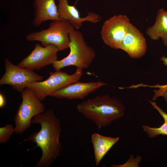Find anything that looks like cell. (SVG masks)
I'll list each match as a JSON object with an SVG mask.
<instances>
[{
    "label": "cell",
    "mask_w": 167,
    "mask_h": 167,
    "mask_svg": "<svg viewBox=\"0 0 167 167\" xmlns=\"http://www.w3.org/2000/svg\"><path fill=\"white\" fill-rule=\"evenodd\" d=\"M32 124H39V131L32 133L24 141L29 140L36 144L42 152L41 157L35 167H48L59 156L62 149L59 141L61 128L59 119L53 109L48 110L34 116Z\"/></svg>",
    "instance_id": "1"
},
{
    "label": "cell",
    "mask_w": 167,
    "mask_h": 167,
    "mask_svg": "<svg viewBox=\"0 0 167 167\" xmlns=\"http://www.w3.org/2000/svg\"><path fill=\"white\" fill-rule=\"evenodd\" d=\"M76 109L100 129L123 117L125 107L119 99L105 95L97 96L78 104Z\"/></svg>",
    "instance_id": "2"
},
{
    "label": "cell",
    "mask_w": 167,
    "mask_h": 167,
    "mask_svg": "<svg viewBox=\"0 0 167 167\" xmlns=\"http://www.w3.org/2000/svg\"><path fill=\"white\" fill-rule=\"evenodd\" d=\"M75 28L73 27L69 33L70 53L67 56L56 61L52 65L55 71L70 66L82 69H86L90 66L95 58L94 49L87 45L82 33Z\"/></svg>",
    "instance_id": "3"
},
{
    "label": "cell",
    "mask_w": 167,
    "mask_h": 167,
    "mask_svg": "<svg viewBox=\"0 0 167 167\" xmlns=\"http://www.w3.org/2000/svg\"><path fill=\"white\" fill-rule=\"evenodd\" d=\"M74 26L68 21L60 19L52 21L48 28L28 33L26 36L28 41H38L45 46L52 44L59 51L69 48V32Z\"/></svg>",
    "instance_id": "4"
},
{
    "label": "cell",
    "mask_w": 167,
    "mask_h": 167,
    "mask_svg": "<svg viewBox=\"0 0 167 167\" xmlns=\"http://www.w3.org/2000/svg\"><path fill=\"white\" fill-rule=\"evenodd\" d=\"M49 74V77L46 80L33 82L28 87L40 101L55 92L78 82L83 73V69L77 68L75 72L71 75L60 70L50 72Z\"/></svg>",
    "instance_id": "5"
},
{
    "label": "cell",
    "mask_w": 167,
    "mask_h": 167,
    "mask_svg": "<svg viewBox=\"0 0 167 167\" xmlns=\"http://www.w3.org/2000/svg\"><path fill=\"white\" fill-rule=\"evenodd\" d=\"M22 99L14 118L15 133L21 134L31 126V120L35 116L44 112L45 106L29 88L21 93Z\"/></svg>",
    "instance_id": "6"
},
{
    "label": "cell",
    "mask_w": 167,
    "mask_h": 167,
    "mask_svg": "<svg viewBox=\"0 0 167 167\" xmlns=\"http://www.w3.org/2000/svg\"><path fill=\"white\" fill-rule=\"evenodd\" d=\"M5 72L0 79V85L8 84L21 93L31 84L40 81L43 77L33 71L12 64L6 58L4 60Z\"/></svg>",
    "instance_id": "7"
},
{
    "label": "cell",
    "mask_w": 167,
    "mask_h": 167,
    "mask_svg": "<svg viewBox=\"0 0 167 167\" xmlns=\"http://www.w3.org/2000/svg\"><path fill=\"white\" fill-rule=\"evenodd\" d=\"M131 24L127 16L122 15H114L105 21L101 32L104 43L113 49H119Z\"/></svg>",
    "instance_id": "8"
},
{
    "label": "cell",
    "mask_w": 167,
    "mask_h": 167,
    "mask_svg": "<svg viewBox=\"0 0 167 167\" xmlns=\"http://www.w3.org/2000/svg\"><path fill=\"white\" fill-rule=\"evenodd\" d=\"M58 51V49L54 45L49 44L43 46L36 43L29 55L17 65L33 71L38 70L47 65H52L57 61Z\"/></svg>",
    "instance_id": "9"
},
{
    "label": "cell",
    "mask_w": 167,
    "mask_h": 167,
    "mask_svg": "<svg viewBox=\"0 0 167 167\" xmlns=\"http://www.w3.org/2000/svg\"><path fill=\"white\" fill-rule=\"evenodd\" d=\"M147 45L142 33L131 24L122 40L119 49L126 52L131 57L139 58L146 52Z\"/></svg>",
    "instance_id": "10"
},
{
    "label": "cell",
    "mask_w": 167,
    "mask_h": 167,
    "mask_svg": "<svg viewBox=\"0 0 167 167\" xmlns=\"http://www.w3.org/2000/svg\"><path fill=\"white\" fill-rule=\"evenodd\" d=\"M106 85L100 81L86 83L78 81L55 92L50 96L61 99H81Z\"/></svg>",
    "instance_id": "11"
},
{
    "label": "cell",
    "mask_w": 167,
    "mask_h": 167,
    "mask_svg": "<svg viewBox=\"0 0 167 167\" xmlns=\"http://www.w3.org/2000/svg\"><path fill=\"white\" fill-rule=\"evenodd\" d=\"M57 0L58 12L60 19L68 21L77 30L80 28L84 22L96 23L101 19L100 15L93 12H88L86 16L81 17L77 8L69 4L68 0Z\"/></svg>",
    "instance_id": "12"
},
{
    "label": "cell",
    "mask_w": 167,
    "mask_h": 167,
    "mask_svg": "<svg viewBox=\"0 0 167 167\" xmlns=\"http://www.w3.org/2000/svg\"><path fill=\"white\" fill-rule=\"evenodd\" d=\"M33 25L39 27L45 21L60 19L58 16L55 0H33Z\"/></svg>",
    "instance_id": "13"
},
{
    "label": "cell",
    "mask_w": 167,
    "mask_h": 167,
    "mask_svg": "<svg viewBox=\"0 0 167 167\" xmlns=\"http://www.w3.org/2000/svg\"><path fill=\"white\" fill-rule=\"evenodd\" d=\"M119 139V137L106 136L97 133L92 134L91 140L93 148L96 166L99 165L104 156Z\"/></svg>",
    "instance_id": "14"
},
{
    "label": "cell",
    "mask_w": 167,
    "mask_h": 167,
    "mask_svg": "<svg viewBox=\"0 0 167 167\" xmlns=\"http://www.w3.org/2000/svg\"><path fill=\"white\" fill-rule=\"evenodd\" d=\"M146 33L154 40L161 38L164 45L167 46V11L163 8L158 10L154 24L147 29Z\"/></svg>",
    "instance_id": "15"
},
{
    "label": "cell",
    "mask_w": 167,
    "mask_h": 167,
    "mask_svg": "<svg viewBox=\"0 0 167 167\" xmlns=\"http://www.w3.org/2000/svg\"><path fill=\"white\" fill-rule=\"evenodd\" d=\"M160 60L163 62V64L167 66V57H165L163 55L161 58ZM149 87L150 88H158L159 89L157 90H154L155 95L153 97L152 100L155 101L156 98L160 96L164 97L165 101L167 102V84L165 85H160L157 84L155 85L149 86L143 84H139L136 85H134L131 86L132 88H136L138 87Z\"/></svg>",
    "instance_id": "16"
},
{
    "label": "cell",
    "mask_w": 167,
    "mask_h": 167,
    "mask_svg": "<svg viewBox=\"0 0 167 167\" xmlns=\"http://www.w3.org/2000/svg\"><path fill=\"white\" fill-rule=\"evenodd\" d=\"M144 131L149 137L153 138L159 135H167V123L164 121L159 127H151L147 125H142Z\"/></svg>",
    "instance_id": "17"
},
{
    "label": "cell",
    "mask_w": 167,
    "mask_h": 167,
    "mask_svg": "<svg viewBox=\"0 0 167 167\" xmlns=\"http://www.w3.org/2000/svg\"><path fill=\"white\" fill-rule=\"evenodd\" d=\"M15 132V127L10 124L0 127V143L3 144L8 141Z\"/></svg>",
    "instance_id": "18"
},
{
    "label": "cell",
    "mask_w": 167,
    "mask_h": 167,
    "mask_svg": "<svg viewBox=\"0 0 167 167\" xmlns=\"http://www.w3.org/2000/svg\"><path fill=\"white\" fill-rule=\"evenodd\" d=\"M149 102L154 108L156 109L163 117L164 120V121L167 123V113L158 106L156 102L150 101H149Z\"/></svg>",
    "instance_id": "19"
},
{
    "label": "cell",
    "mask_w": 167,
    "mask_h": 167,
    "mask_svg": "<svg viewBox=\"0 0 167 167\" xmlns=\"http://www.w3.org/2000/svg\"><path fill=\"white\" fill-rule=\"evenodd\" d=\"M6 100L5 98L2 93L0 94V107L2 108L5 105Z\"/></svg>",
    "instance_id": "20"
}]
</instances>
